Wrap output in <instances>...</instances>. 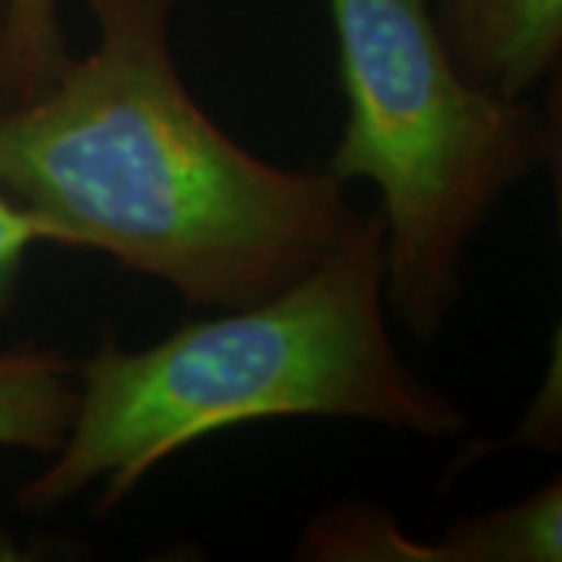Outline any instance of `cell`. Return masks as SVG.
<instances>
[{
  "instance_id": "obj_4",
  "label": "cell",
  "mask_w": 562,
  "mask_h": 562,
  "mask_svg": "<svg viewBox=\"0 0 562 562\" xmlns=\"http://www.w3.org/2000/svg\"><path fill=\"white\" fill-rule=\"evenodd\" d=\"M462 76L501 98H528L560 72L562 0H435Z\"/></svg>"
},
{
  "instance_id": "obj_9",
  "label": "cell",
  "mask_w": 562,
  "mask_h": 562,
  "mask_svg": "<svg viewBox=\"0 0 562 562\" xmlns=\"http://www.w3.org/2000/svg\"><path fill=\"white\" fill-rule=\"evenodd\" d=\"M0 16H3V0H0Z\"/></svg>"
},
{
  "instance_id": "obj_5",
  "label": "cell",
  "mask_w": 562,
  "mask_h": 562,
  "mask_svg": "<svg viewBox=\"0 0 562 562\" xmlns=\"http://www.w3.org/2000/svg\"><path fill=\"white\" fill-rule=\"evenodd\" d=\"M79 406V362L60 347L16 344L0 353V447L54 457Z\"/></svg>"
},
{
  "instance_id": "obj_1",
  "label": "cell",
  "mask_w": 562,
  "mask_h": 562,
  "mask_svg": "<svg viewBox=\"0 0 562 562\" xmlns=\"http://www.w3.org/2000/svg\"><path fill=\"white\" fill-rule=\"evenodd\" d=\"M176 3L85 0L98 44L0 110V188L50 244L238 310L316 269L366 213L335 176L260 160L203 113L172 60Z\"/></svg>"
},
{
  "instance_id": "obj_8",
  "label": "cell",
  "mask_w": 562,
  "mask_h": 562,
  "mask_svg": "<svg viewBox=\"0 0 562 562\" xmlns=\"http://www.w3.org/2000/svg\"><path fill=\"white\" fill-rule=\"evenodd\" d=\"M38 241L50 244L47 225L0 188V319L13 306L29 247Z\"/></svg>"
},
{
  "instance_id": "obj_6",
  "label": "cell",
  "mask_w": 562,
  "mask_h": 562,
  "mask_svg": "<svg viewBox=\"0 0 562 562\" xmlns=\"http://www.w3.org/2000/svg\"><path fill=\"white\" fill-rule=\"evenodd\" d=\"M438 562H560L562 484L538 487L522 501L462 519L435 543Z\"/></svg>"
},
{
  "instance_id": "obj_3",
  "label": "cell",
  "mask_w": 562,
  "mask_h": 562,
  "mask_svg": "<svg viewBox=\"0 0 562 562\" xmlns=\"http://www.w3.org/2000/svg\"><path fill=\"white\" fill-rule=\"evenodd\" d=\"M347 122L328 176L379 188L387 306L428 341L460 301L462 260L503 198L557 154L528 98L462 76L431 0H328Z\"/></svg>"
},
{
  "instance_id": "obj_7",
  "label": "cell",
  "mask_w": 562,
  "mask_h": 562,
  "mask_svg": "<svg viewBox=\"0 0 562 562\" xmlns=\"http://www.w3.org/2000/svg\"><path fill=\"white\" fill-rule=\"evenodd\" d=\"M60 0H3L0 16V110L32 101L69 60Z\"/></svg>"
},
{
  "instance_id": "obj_2",
  "label": "cell",
  "mask_w": 562,
  "mask_h": 562,
  "mask_svg": "<svg viewBox=\"0 0 562 562\" xmlns=\"http://www.w3.org/2000/svg\"><path fill=\"white\" fill-rule=\"evenodd\" d=\"M382 213L303 279L216 319L125 350L106 331L79 362V406L60 450L20 491L50 513L103 482L116 509L162 460L216 431L262 419L322 416L419 438L462 431L460 406L403 362L387 331Z\"/></svg>"
}]
</instances>
